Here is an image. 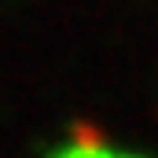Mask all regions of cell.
<instances>
[{"label":"cell","instance_id":"6da1fadb","mask_svg":"<svg viewBox=\"0 0 158 158\" xmlns=\"http://www.w3.org/2000/svg\"><path fill=\"white\" fill-rule=\"evenodd\" d=\"M63 158H121V155H107L99 147H74L70 155H63Z\"/></svg>","mask_w":158,"mask_h":158}]
</instances>
